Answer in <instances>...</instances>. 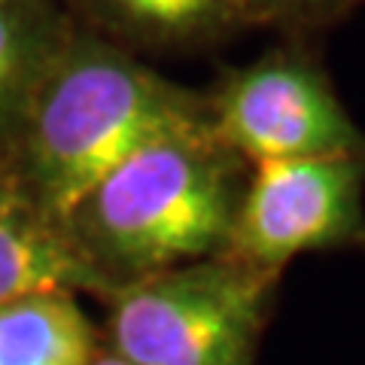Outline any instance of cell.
Returning <instances> with one entry per match:
<instances>
[{"instance_id": "6da1fadb", "label": "cell", "mask_w": 365, "mask_h": 365, "mask_svg": "<svg viewBox=\"0 0 365 365\" xmlns=\"http://www.w3.org/2000/svg\"><path fill=\"white\" fill-rule=\"evenodd\" d=\"M207 122L204 91L153 71L140 55L83 28L55 55L21 122L9 170L67 225L113 168L155 137Z\"/></svg>"}, {"instance_id": "7a4b0ae2", "label": "cell", "mask_w": 365, "mask_h": 365, "mask_svg": "<svg viewBox=\"0 0 365 365\" xmlns=\"http://www.w3.org/2000/svg\"><path fill=\"white\" fill-rule=\"evenodd\" d=\"M247 177L250 165L201 122L155 137L113 168L67 228L116 292L146 274L225 253Z\"/></svg>"}, {"instance_id": "3957f363", "label": "cell", "mask_w": 365, "mask_h": 365, "mask_svg": "<svg viewBox=\"0 0 365 365\" xmlns=\"http://www.w3.org/2000/svg\"><path fill=\"white\" fill-rule=\"evenodd\" d=\"M283 274L220 253L107 295L104 344L134 365H256Z\"/></svg>"}, {"instance_id": "277c9868", "label": "cell", "mask_w": 365, "mask_h": 365, "mask_svg": "<svg viewBox=\"0 0 365 365\" xmlns=\"http://www.w3.org/2000/svg\"><path fill=\"white\" fill-rule=\"evenodd\" d=\"M207 101L213 134L253 168L319 155H365V131L302 43H283L216 79Z\"/></svg>"}, {"instance_id": "5b68a950", "label": "cell", "mask_w": 365, "mask_h": 365, "mask_svg": "<svg viewBox=\"0 0 365 365\" xmlns=\"http://www.w3.org/2000/svg\"><path fill=\"white\" fill-rule=\"evenodd\" d=\"M365 247V155H319L250 168L225 253L283 274L292 259Z\"/></svg>"}, {"instance_id": "8992f818", "label": "cell", "mask_w": 365, "mask_h": 365, "mask_svg": "<svg viewBox=\"0 0 365 365\" xmlns=\"http://www.w3.org/2000/svg\"><path fill=\"white\" fill-rule=\"evenodd\" d=\"M34 292L110 295L71 228L34 201L13 170L0 174V304Z\"/></svg>"}, {"instance_id": "52a82bcc", "label": "cell", "mask_w": 365, "mask_h": 365, "mask_svg": "<svg viewBox=\"0 0 365 365\" xmlns=\"http://www.w3.org/2000/svg\"><path fill=\"white\" fill-rule=\"evenodd\" d=\"M76 28L140 52L210 49L253 28L244 0H61Z\"/></svg>"}, {"instance_id": "ba28073f", "label": "cell", "mask_w": 365, "mask_h": 365, "mask_svg": "<svg viewBox=\"0 0 365 365\" xmlns=\"http://www.w3.org/2000/svg\"><path fill=\"white\" fill-rule=\"evenodd\" d=\"M73 31L61 0H0V165H9L31 98Z\"/></svg>"}, {"instance_id": "9c48e42d", "label": "cell", "mask_w": 365, "mask_h": 365, "mask_svg": "<svg viewBox=\"0 0 365 365\" xmlns=\"http://www.w3.org/2000/svg\"><path fill=\"white\" fill-rule=\"evenodd\" d=\"M101 332L73 292H34L0 304V365H88Z\"/></svg>"}, {"instance_id": "30bf717a", "label": "cell", "mask_w": 365, "mask_h": 365, "mask_svg": "<svg viewBox=\"0 0 365 365\" xmlns=\"http://www.w3.org/2000/svg\"><path fill=\"white\" fill-rule=\"evenodd\" d=\"M365 0H244L250 25L277 28L283 34H304L329 28L350 16Z\"/></svg>"}, {"instance_id": "8fae6325", "label": "cell", "mask_w": 365, "mask_h": 365, "mask_svg": "<svg viewBox=\"0 0 365 365\" xmlns=\"http://www.w3.org/2000/svg\"><path fill=\"white\" fill-rule=\"evenodd\" d=\"M88 365H134V362L116 356V353H110L104 344H101V350L95 353V356H91V362H88Z\"/></svg>"}, {"instance_id": "7c38bea8", "label": "cell", "mask_w": 365, "mask_h": 365, "mask_svg": "<svg viewBox=\"0 0 365 365\" xmlns=\"http://www.w3.org/2000/svg\"><path fill=\"white\" fill-rule=\"evenodd\" d=\"M6 168H9V165H0V174H4V170H6Z\"/></svg>"}]
</instances>
